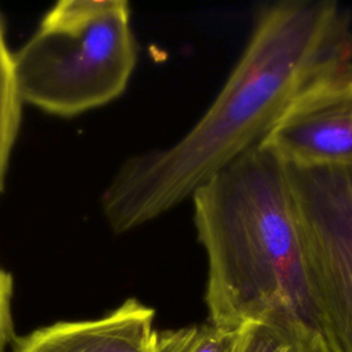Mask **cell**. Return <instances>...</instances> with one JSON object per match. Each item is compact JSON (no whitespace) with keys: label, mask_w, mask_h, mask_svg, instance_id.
<instances>
[{"label":"cell","mask_w":352,"mask_h":352,"mask_svg":"<svg viewBox=\"0 0 352 352\" xmlns=\"http://www.w3.org/2000/svg\"><path fill=\"white\" fill-rule=\"evenodd\" d=\"M352 58L348 11L331 0H283L260 11L249 41L204 116L179 140L129 157L100 206L114 232L182 202L258 146L296 98Z\"/></svg>","instance_id":"cell-1"},{"label":"cell","mask_w":352,"mask_h":352,"mask_svg":"<svg viewBox=\"0 0 352 352\" xmlns=\"http://www.w3.org/2000/svg\"><path fill=\"white\" fill-rule=\"evenodd\" d=\"M191 199L208 258L209 323L231 331L250 323L320 331L286 164L258 144Z\"/></svg>","instance_id":"cell-2"},{"label":"cell","mask_w":352,"mask_h":352,"mask_svg":"<svg viewBox=\"0 0 352 352\" xmlns=\"http://www.w3.org/2000/svg\"><path fill=\"white\" fill-rule=\"evenodd\" d=\"M22 102L56 116H76L118 98L136 65L125 0H63L15 52Z\"/></svg>","instance_id":"cell-3"},{"label":"cell","mask_w":352,"mask_h":352,"mask_svg":"<svg viewBox=\"0 0 352 352\" xmlns=\"http://www.w3.org/2000/svg\"><path fill=\"white\" fill-rule=\"evenodd\" d=\"M322 336L352 352V168L286 165Z\"/></svg>","instance_id":"cell-4"},{"label":"cell","mask_w":352,"mask_h":352,"mask_svg":"<svg viewBox=\"0 0 352 352\" xmlns=\"http://www.w3.org/2000/svg\"><path fill=\"white\" fill-rule=\"evenodd\" d=\"M260 144L286 165L352 168V58L307 87Z\"/></svg>","instance_id":"cell-5"},{"label":"cell","mask_w":352,"mask_h":352,"mask_svg":"<svg viewBox=\"0 0 352 352\" xmlns=\"http://www.w3.org/2000/svg\"><path fill=\"white\" fill-rule=\"evenodd\" d=\"M154 309L128 298L109 314L62 320L14 341V352H150Z\"/></svg>","instance_id":"cell-6"},{"label":"cell","mask_w":352,"mask_h":352,"mask_svg":"<svg viewBox=\"0 0 352 352\" xmlns=\"http://www.w3.org/2000/svg\"><path fill=\"white\" fill-rule=\"evenodd\" d=\"M235 352H331L320 331L250 323L238 330Z\"/></svg>","instance_id":"cell-7"},{"label":"cell","mask_w":352,"mask_h":352,"mask_svg":"<svg viewBox=\"0 0 352 352\" xmlns=\"http://www.w3.org/2000/svg\"><path fill=\"white\" fill-rule=\"evenodd\" d=\"M22 99L14 74V56L7 47L0 18V191L19 131Z\"/></svg>","instance_id":"cell-8"},{"label":"cell","mask_w":352,"mask_h":352,"mask_svg":"<svg viewBox=\"0 0 352 352\" xmlns=\"http://www.w3.org/2000/svg\"><path fill=\"white\" fill-rule=\"evenodd\" d=\"M238 331L213 324L154 330L150 352H235Z\"/></svg>","instance_id":"cell-9"},{"label":"cell","mask_w":352,"mask_h":352,"mask_svg":"<svg viewBox=\"0 0 352 352\" xmlns=\"http://www.w3.org/2000/svg\"><path fill=\"white\" fill-rule=\"evenodd\" d=\"M12 275L0 267V352L15 341L12 322Z\"/></svg>","instance_id":"cell-10"}]
</instances>
